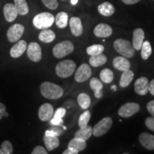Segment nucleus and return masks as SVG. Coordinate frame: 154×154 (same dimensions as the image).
I'll return each mask as SVG.
<instances>
[{
	"label": "nucleus",
	"mask_w": 154,
	"mask_h": 154,
	"mask_svg": "<svg viewBox=\"0 0 154 154\" xmlns=\"http://www.w3.org/2000/svg\"><path fill=\"white\" fill-rule=\"evenodd\" d=\"M111 89L113 90V91H116V85H113V86H111Z\"/></svg>",
	"instance_id": "de8ad7c7"
},
{
	"label": "nucleus",
	"mask_w": 154,
	"mask_h": 154,
	"mask_svg": "<svg viewBox=\"0 0 154 154\" xmlns=\"http://www.w3.org/2000/svg\"><path fill=\"white\" fill-rule=\"evenodd\" d=\"M94 33L97 37L106 38L110 36L113 33L112 28L106 24H99L94 28Z\"/></svg>",
	"instance_id": "ddd939ff"
},
{
	"label": "nucleus",
	"mask_w": 154,
	"mask_h": 154,
	"mask_svg": "<svg viewBox=\"0 0 154 154\" xmlns=\"http://www.w3.org/2000/svg\"><path fill=\"white\" fill-rule=\"evenodd\" d=\"M4 116H5V117H7V116H8V113L5 112V115H4Z\"/></svg>",
	"instance_id": "09e8293b"
},
{
	"label": "nucleus",
	"mask_w": 154,
	"mask_h": 154,
	"mask_svg": "<svg viewBox=\"0 0 154 154\" xmlns=\"http://www.w3.org/2000/svg\"><path fill=\"white\" fill-rule=\"evenodd\" d=\"M113 121L110 117H106L98 122L93 128L92 134L96 137L103 136L110 130L112 126Z\"/></svg>",
	"instance_id": "423d86ee"
},
{
	"label": "nucleus",
	"mask_w": 154,
	"mask_h": 154,
	"mask_svg": "<svg viewBox=\"0 0 154 154\" xmlns=\"http://www.w3.org/2000/svg\"><path fill=\"white\" fill-rule=\"evenodd\" d=\"M14 6L16 7L18 14L20 15H26L29 13V6L26 0H14Z\"/></svg>",
	"instance_id": "c756f323"
},
{
	"label": "nucleus",
	"mask_w": 154,
	"mask_h": 154,
	"mask_svg": "<svg viewBox=\"0 0 154 154\" xmlns=\"http://www.w3.org/2000/svg\"><path fill=\"white\" fill-rule=\"evenodd\" d=\"M134 74L131 70H127L125 72H123V74H121V79H120V82H119V85L121 87L125 88L127 87L131 82L133 81L134 79Z\"/></svg>",
	"instance_id": "b1692460"
},
{
	"label": "nucleus",
	"mask_w": 154,
	"mask_h": 154,
	"mask_svg": "<svg viewBox=\"0 0 154 154\" xmlns=\"http://www.w3.org/2000/svg\"><path fill=\"white\" fill-rule=\"evenodd\" d=\"M146 126L149 128L150 130L154 131V117H148L145 121Z\"/></svg>",
	"instance_id": "58836bf2"
},
{
	"label": "nucleus",
	"mask_w": 154,
	"mask_h": 154,
	"mask_svg": "<svg viewBox=\"0 0 154 154\" xmlns=\"http://www.w3.org/2000/svg\"><path fill=\"white\" fill-rule=\"evenodd\" d=\"M27 56L30 60L34 62H38L42 59V49L41 47L36 42H32L26 48Z\"/></svg>",
	"instance_id": "1a4fd4ad"
},
{
	"label": "nucleus",
	"mask_w": 154,
	"mask_h": 154,
	"mask_svg": "<svg viewBox=\"0 0 154 154\" xmlns=\"http://www.w3.org/2000/svg\"><path fill=\"white\" fill-rule=\"evenodd\" d=\"M100 78L103 82L109 84L113 80V73L109 69H104L100 73Z\"/></svg>",
	"instance_id": "2f4dec72"
},
{
	"label": "nucleus",
	"mask_w": 154,
	"mask_h": 154,
	"mask_svg": "<svg viewBox=\"0 0 154 154\" xmlns=\"http://www.w3.org/2000/svg\"><path fill=\"white\" fill-rule=\"evenodd\" d=\"M79 153V151H76L74 149H72V148H69L66 150H65L63 152V154H78Z\"/></svg>",
	"instance_id": "79ce46f5"
},
{
	"label": "nucleus",
	"mask_w": 154,
	"mask_h": 154,
	"mask_svg": "<svg viewBox=\"0 0 154 154\" xmlns=\"http://www.w3.org/2000/svg\"><path fill=\"white\" fill-rule=\"evenodd\" d=\"M126 5H134V4L138 3L140 0H121Z\"/></svg>",
	"instance_id": "a18cd8bd"
},
{
	"label": "nucleus",
	"mask_w": 154,
	"mask_h": 154,
	"mask_svg": "<svg viewBox=\"0 0 154 154\" xmlns=\"http://www.w3.org/2000/svg\"><path fill=\"white\" fill-rule=\"evenodd\" d=\"M61 134V131L57 130L56 128H52V129L47 130L45 131V136H59Z\"/></svg>",
	"instance_id": "4c0bfd02"
},
{
	"label": "nucleus",
	"mask_w": 154,
	"mask_h": 154,
	"mask_svg": "<svg viewBox=\"0 0 154 154\" xmlns=\"http://www.w3.org/2000/svg\"><path fill=\"white\" fill-rule=\"evenodd\" d=\"M48 152L46 151V149H44L42 146H36L33 150V151L32 152V154H47Z\"/></svg>",
	"instance_id": "ea45409f"
},
{
	"label": "nucleus",
	"mask_w": 154,
	"mask_h": 154,
	"mask_svg": "<svg viewBox=\"0 0 154 154\" xmlns=\"http://www.w3.org/2000/svg\"><path fill=\"white\" fill-rule=\"evenodd\" d=\"M4 16L6 20L9 22H11L14 21L18 15V11H17L14 5L11 3H8L5 5L4 7Z\"/></svg>",
	"instance_id": "2eb2a0df"
},
{
	"label": "nucleus",
	"mask_w": 154,
	"mask_h": 154,
	"mask_svg": "<svg viewBox=\"0 0 154 154\" xmlns=\"http://www.w3.org/2000/svg\"><path fill=\"white\" fill-rule=\"evenodd\" d=\"M76 63L72 60H64L59 62L56 66V73L61 78H68L76 70Z\"/></svg>",
	"instance_id": "20e7f679"
},
{
	"label": "nucleus",
	"mask_w": 154,
	"mask_h": 154,
	"mask_svg": "<svg viewBox=\"0 0 154 154\" xmlns=\"http://www.w3.org/2000/svg\"><path fill=\"white\" fill-rule=\"evenodd\" d=\"M68 147L72 148V149H74L78 151H82L86 149V140L75 137L70 140Z\"/></svg>",
	"instance_id": "bb28decb"
},
{
	"label": "nucleus",
	"mask_w": 154,
	"mask_h": 154,
	"mask_svg": "<svg viewBox=\"0 0 154 154\" xmlns=\"http://www.w3.org/2000/svg\"><path fill=\"white\" fill-rule=\"evenodd\" d=\"M42 2L47 8L54 10L58 7L57 0H42Z\"/></svg>",
	"instance_id": "e433bc0d"
},
{
	"label": "nucleus",
	"mask_w": 154,
	"mask_h": 154,
	"mask_svg": "<svg viewBox=\"0 0 154 154\" xmlns=\"http://www.w3.org/2000/svg\"><path fill=\"white\" fill-rule=\"evenodd\" d=\"M104 51V47L101 44H94L86 49V53L90 56L97 55L103 53Z\"/></svg>",
	"instance_id": "473e14b6"
},
{
	"label": "nucleus",
	"mask_w": 154,
	"mask_h": 154,
	"mask_svg": "<svg viewBox=\"0 0 154 154\" xmlns=\"http://www.w3.org/2000/svg\"><path fill=\"white\" fill-rule=\"evenodd\" d=\"M10 49V55L13 58L21 57L27 48V44L24 40H19Z\"/></svg>",
	"instance_id": "4468645a"
},
{
	"label": "nucleus",
	"mask_w": 154,
	"mask_h": 154,
	"mask_svg": "<svg viewBox=\"0 0 154 154\" xmlns=\"http://www.w3.org/2000/svg\"><path fill=\"white\" fill-rule=\"evenodd\" d=\"M0 154H3V152H2V150H1V149H0Z\"/></svg>",
	"instance_id": "8fccbe9b"
},
{
	"label": "nucleus",
	"mask_w": 154,
	"mask_h": 154,
	"mask_svg": "<svg viewBox=\"0 0 154 154\" xmlns=\"http://www.w3.org/2000/svg\"><path fill=\"white\" fill-rule=\"evenodd\" d=\"M6 112V106L3 103H0V120L4 117V115Z\"/></svg>",
	"instance_id": "37998d69"
},
{
	"label": "nucleus",
	"mask_w": 154,
	"mask_h": 154,
	"mask_svg": "<svg viewBox=\"0 0 154 154\" xmlns=\"http://www.w3.org/2000/svg\"><path fill=\"white\" fill-rule=\"evenodd\" d=\"M113 65L115 69L121 72L129 70L131 68L130 61L126 57H116L113 61Z\"/></svg>",
	"instance_id": "f3484780"
},
{
	"label": "nucleus",
	"mask_w": 154,
	"mask_h": 154,
	"mask_svg": "<svg viewBox=\"0 0 154 154\" xmlns=\"http://www.w3.org/2000/svg\"><path fill=\"white\" fill-rule=\"evenodd\" d=\"M139 142L144 148L148 150H154V136L143 133L139 136Z\"/></svg>",
	"instance_id": "6ab92c4d"
},
{
	"label": "nucleus",
	"mask_w": 154,
	"mask_h": 154,
	"mask_svg": "<svg viewBox=\"0 0 154 154\" xmlns=\"http://www.w3.org/2000/svg\"><path fill=\"white\" fill-rule=\"evenodd\" d=\"M140 110L139 104L134 102L125 103L119 109V115L123 118H129L136 114Z\"/></svg>",
	"instance_id": "0eeeda50"
},
{
	"label": "nucleus",
	"mask_w": 154,
	"mask_h": 154,
	"mask_svg": "<svg viewBox=\"0 0 154 154\" xmlns=\"http://www.w3.org/2000/svg\"><path fill=\"white\" fill-rule=\"evenodd\" d=\"M113 47L117 52L126 58H131L135 54L134 49L131 43L124 38H119L113 43Z\"/></svg>",
	"instance_id": "f03ea898"
},
{
	"label": "nucleus",
	"mask_w": 154,
	"mask_h": 154,
	"mask_svg": "<svg viewBox=\"0 0 154 154\" xmlns=\"http://www.w3.org/2000/svg\"><path fill=\"white\" fill-rule=\"evenodd\" d=\"M55 38L56 35L54 32L53 31L48 29H43L38 35L39 40L44 43H51L55 39Z\"/></svg>",
	"instance_id": "393cba45"
},
{
	"label": "nucleus",
	"mask_w": 154,
	"mask_h": 154,
	"mask_svg": "<svg viewBox=\"0 0 154 154\" xmlns=\"http://www.w3.org/2000/svg\"><path fill=\"white\" fill-rule=\"evenodd\" d=\"M93 132V128L91 126H86L84 128H80V129L75 133V137L81 138L84 140H87L88 138L91 137Z\"/></svg>",
	"instance_id": "a878e982"
},
{
	"label": "nucleus",
	"mask_w": 154,
	"mask_h": 154,
	"mask_svg": "<svg viewBox=\"0 0 154 154\" xmlns=\"http://www.w3.org/2000/svg\"><path fill=\"white\" fill-rule=\"evenodd\" d=\"M91 76V69L86 63H83L79 67L75 74L74 79L77 82H84Z\"/></svg>",
	"instance_id": "9d476101"
},
{
	"label": "nucleus",
	"mask_w": 154,
	"mask_h": 154,
	"mask_svg": "<svg viewBox=\"0 0 154 154\" xmlns=\"http://www.w3.org/2000/svg\"><path fill=\"white\" fill-rule=\"evenodd\" d=\"M44 143L48 151H51L57 149L59 146V140L57 136H47L44 135Z\"/></svg>",
	"instance_id": "5701e85b"
},
{
	"label": "nucleus",
	"mask_w": 154,
	"mask_h": 154,
	"mask_svg": "<svg viewBox=\"0 0 154 154\" xmlns=\"http://www.w3.org/2000/svg\"><path fill=\"white\" fill-rule=\"evenodd\" d=\"M40 91L44 97L49 99H58L63 94V89L60 86L51 82H45L40 86Z\"/></svg>",
	"instance_id": "f257e3e1"
},
{
	"label": "nucleus",
	"mask_w": 154,
	"mask_h": 154,
	"mask_svg": "<svg viewBox=\"0 0 154 154\" xmlns=\"http://www.w3.org/2000/svg\"><path fill=\"white\" fill-rule=\"evenodd\" d=\"M140 50H141L142 59H144V60H146V59H149L152 53L151 46V44L149 43V42L146 41L143 42V44H142Z\"/></svg>",
	"instance_id": "72a5a7b5"
},
{
	"label": "nucleus",
	"mask_w": 154,
	"mask_h": 154,
	"mask_svg": "<svg viewBox=\"0 0 154 154\" xmlns=\"http://www.w3.org/2000/svg\"><path fill=\"white\" fill-rule=\"evenodd\" d=\"M1 150L3 154H11L13 152L12 144L9 140H5L1 145Z\"/></svg>",
	"instance_id": "c9c22d12"
},
{
	"label": "nucleus",
	"mask_w": 154,
	"mask_h": 154,
	"mask_svg": "<svg viewBox=\"0 0 154 154\" xmlns=\"http://www.w3.org/2000/svg\"><path fill=\"white\" fill-rule=\"evenodd\" d=\"M149 82L146 77H140L136 81L134 84V89L136 93L144 96L149 92Z\"/></svg>",
	"instance_id": "9b49d317"
},
{
	"label": "nucleus",
	"mask_w": 154,
	"mask_h": 154,
	"mask_svg": "<svg viewBox=\"0 0 154 154\" xmlns=\"http://www.w3.org/2000/svg\"><path fill=\"white\" fill-rule=\"evenodd\" d=\"M107 61V58L104 54H100L91 56V58L89 59V63L92 66L94 67H99L102 65L105 64Z\"/></svg>",
	"instance_id": "cd10ccee"
},
{
	"label": "nucleus",
	"mask_w": 154,
	"mask_h": 154,
	"mask_svg": "<svg viewBox=\"0 0 154 154\" xmlns=\"http://www.w3.org/2000/svg\"><path fill=\"white\" fill-rule=\"evenodd\" d=\"M147 110L151 113V116L154 117V100L150 101L147 104Z\"/></svg>",
	"instance_id": "a19ab883"
},
{
	"label": "nucleus",
	"mask_w": 154,
	"mask_h": 154,
	"mask_svg": "<svg viewBox=\"0 0 154 154\" xmlns=\"http://www.w3.org/2000/svg\"><path fill=\"white\" fill-rule=\"evenodd\" d=\"M79 0H71V3H72V5H76L77 3H78Z\"/></svg>",
	"instance_id": "49530a36"
},
{
	"label": "nucleus",
	"mask_w": 154,
	"mask_h": 154,
	"mask_svg": "<svg viewBox=\"0 0 154 154\" xmlns=\"http://www.w3.org/2000/svg\"><path fill=\"white\" fill-rule=\"evenodd\" d=\"M24 32V26L20 24H15L7 31V38L10 42H17L20 39Z\"/></svg>",
	"instance_id": "6e6552de"
},
{
	"label": "nucleus",
	"mask_w": 154,
	"mask_h": 154,
	"mask_svg": "<svg viewBox=\"0 0 154 154\" xmlns=\"http://www.w3.org/2000/svg\"><path fill=\"white\" fill-rule=\"evenodd\" d=\"M98 11L103 16L110 17L114 14L115 7H113V5L111 3L106 2L101 3V5H99Z\"/></svg>",
	"instance_id": "412c9836"
},
{
	"label": "nucleus",
	"mask_w": 154,
	"mask_h": 154,
	"mask_svg": "<svg viewBox=\"0 0 154 154\" xmlns=\"http://www.w3.org/2000/svg\"><path fill=\"white\" fill-rule=\"evenodd\" d=\"M74 49V44L70 41H64L57 44L53 49V54L55 57L63 58L73 52Z\"/></svg>",
	"instance_id": "39448f33"
},
{
	"label": "nucleus",
	"mask_w": 154,
	"mask_h": 154,
	"mask_svg": "<svg viewBox=\"0 0 154 154\" xmlns=\"http://www.w3.org/2000/svg\"><path fill=\"white\" fill-rule=\"evenodd\" d=\"M66 114V109L63 108H59L54 113V118L50 119V123L54 126H61L63 124V117Z\"/></svg>",
	"instance_id": "4be33fe9"
},
{
	"label": "nucleus",
	"mask_w": 154,
	"mask_h": 154,
	"mask_svg": "<svg viewBox=\"0 0 154 154\" xmlns=\"http://www.w3.org/2000/svg\"><path fill=\"white\" fill-rule=\"evenodd\" d=\"M145 33L142 29L138 28L134 31L133 33V47L136 50H140L143 44Z\"/></svg>",
	"instance_id": "dca6fc26"
},
{
	"label": "nucleus",
	"mask_w": 154,
	"mask_h": 154,
	"mask_svg": "<svg viewBox=\"0 0 154 154\" xmlns=\"http://www.w3.org/2000/svg\"><path fill=\"white\" fill-rule=\"evenodd\" d=\"M55 18L49 12H42L36 14L33 19V24L38 29H45L52 26Z\"/></svg>",
	"instance_id": "7ed1b4c3"
},
{
	"label": "nucleus",
	"mask_w": 154,
	"mask_h": 154,
	"mask_svg": "<svg viewBox=\"0 0 154 154\" xmlns=\"http://www.w3.org/2000/svg\"><path fill=\"white\" fill-rule=\"evenodd\" d=\"M69 16L67 13L64 11H61V12L58 13L57 16L55 17V22L57 26L60 29L65 28L68 24Z\"/></svg>",
	"instance_id": "c85d7f7f"
},
{
	"label": "nucleus",
	"mask_w": 154,
	"mask_h": 154,
	"mask_svg": "<svg viewBox=\"0 0 154 154\" xmlns=\"http://www.w3.org/2000/svg\"><path fill=\"white\" fill-rule=\"evenodd\" d=\"M90 119H91V113H90V111H84V113L81 114L79 119V126L80 128H84V127L88 126V123L89 122Z\"/></svg>",
	"instance_id": "f704fd0d"
},
{
	"label": "nucleus",
	"mask_w": 154,
	"mask_h": 154,
	"mask_svg": "<svg viewBox=\"0 0 154 154\" xmlns=\"http://www.w3.org/2000/svg\"><path fill=\"white\" fill-rule=\"evenodd\" d=\"M38 118L42 121H48L54 115V108L50 103H46L42 104L38 109Z\"/></svg>",
	"instance_id": "f8f14e48"
},
{
	"label": "nucleus",
	"mask_w": 154,
	"mask_h": 154,
	"mask_svg": "<svg viewBox=\"0 0 154 154\" xmlns=\"http://www.w3.org/2000/svg\"><path fill=\"white\" fill-rule=\"evenodd\" d=\"M71 31L75 36H79L83 33V26L81 19L79 17H73L69 21Z\"/></svg>",
	"instance_id": "a211bd4d"
},
{
	"label": "nucleus",
	"mask_w": 154,
	"mask_h": 154,
	"mask_svg": "<svg viewBox=\"0 0 154 154\" xmlns=\"http://www.w3.org/2000/svg\"><path fill=\"white\" fill-rule=\"evenodd\" d=\"M90 87L94 91V96L100 99L103 96V84L97 78H92L90 81Z\"/></svg>",
	"instance_id": "aec40b11"
},
{
	"label": "nucleus",
	"mask_w": 154,
	"mask_h": 154,
	"mask_svg": "<svg viewBox=\"0 0 154 154\" xmlns=\"http://www.w3.org/2000/svg\"><path fill=\"white\" fill-rule=\"evenodd\" d=\"M77 101H78L79 105L82 109H87L91 104V99L89 96L86 94H80L77 97Z\"/></svg>",
	"instance_id": "7c9ffc66"
},
{
	"label": "nucleus",
	"mask_w": 154,
	"mask_h": 154,
	"mask_svg": "<svg viewBox=\"0 0 154 154\" xmlns=\"http://www.w3.org/2000/svg\"><path fill=\"white\" fill-rule=\"evenodd\" d=\"M149 91H150L152 95L154 96V79L151 81L149 83Z\"/></svg>",
	"instance_id": "c03bdc74"
}]
</instances>
